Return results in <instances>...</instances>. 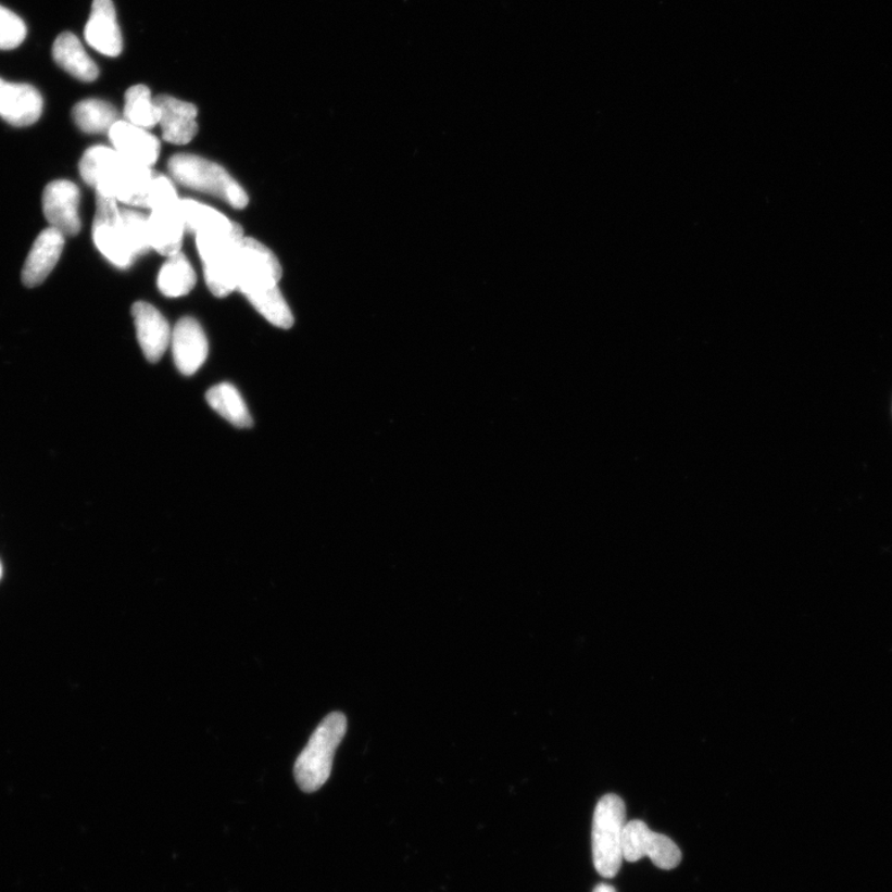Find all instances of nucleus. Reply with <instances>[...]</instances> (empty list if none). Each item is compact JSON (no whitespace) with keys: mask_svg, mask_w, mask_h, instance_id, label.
<instances>
[{"mask_svg":"<svg viewBox=\"0 0 892 892\" xmlns=\"http://www.w3.org/2000/svg\"><path fill=\"white\" fill-rule=\"evenodd\" d=\"M79 174L96 193L130 208L148 209L155 175L152 167L130 162L113 148L95 146L79 162Z\"/></svg>","mask_w":892,"mask_h":892,"instance_id":"obj_1","label":"nucleus"},{"mask_svg":"<svg viewBox=\"0 0 892 892\" xmlns=\"http://www.w3.org/2000/svg\"><path fill=\"white\" fill-rule=\"evenodd\" d=\"M347 729L348 721L342 713H331L315 729L294 766L297 783L304 792L321 790L329 780L335 752Z\"/></svg>","mask_w":892,"mask_h":892,"instance_id":"obj_2","label":"nucleus"},{"mask_svg":"<svg viewBox=\"0 0 892 892\" xmlns=\"http://www.w3.org/2000/svg\"><path fill=\"white\" fill-rule=\"evenodd\" d=\"M167 169L172 178L185 188L209 193L234 209H244L250 199L246 191L223 166L193 154H176Z\"/></svg>","mask_w":892,"mask_h":892,"instance_id":"obj_3","label":"nucleus"},{"mask_svg":"<svg viewBox=\"0 0 892 892\" xmlns=\"http://www.w3.org/2000/svg\"><path fill=\"white\" fill-rule=\"evenodd\" d=\"M625 827V802L617 794H605L595 808L591 834L595 869L603 878H615L621 868Z\"/></svg>","mask_w":892,"mask_h":892,"instance_id":"obj_4","label":"nucleus"},{"mask_svg":"<svg viewBox=\"0 0 892 892\" xmlns=\"http://www.w3.org/2000/svg\"><path fill=\"white\" fill-rule=\"evenodd\" d=\"M236 286L244 297L279 285L281 266L268 247L244 237L236 254Z\"/></svg>","mask_w":892,"mask_h":892,"instance_id":"obj_5","label":"nucleus"},{"mask_svg":"<svg viewBox=\"0 0 892 892\" xmlns=\"http://www.w3.org/2000/svg\"><path fill=\"white\" fill-rule=\"evenodd\" d=\"M117 200L96 193V216L93 221V242L113 266L126 269L134 264L136 255L130 251Z\"/></svg>","mask_w":892,"mask_h":892,"instance_id":"obj_6","label":"nucleus"},{"mask_svg":"<svg viewBox=\"0 0 892 892\" xmlns=\"http://www.w3.org/2000/svg\"><path fill=\"white\" fill-rule=\"evenodd\" d=\"M623 856L635 863L649 856L657 868L673 870L682 862V852L668 837L652 832L642 820L626 824L623 841Z\"/></svg>","mask_w":892,"mask_h":892,"instance_id":"obj_7","label":"nucleus"},{"mask_svg":"<svg viewBox=\"0 0 892 892\" xmlns=\"http://www.w3.org/2000/svg\"><path fill=\"white\" fill-rule=\"evenodd\" d=\"M81 193L74 183L55 180L42 192V211L50 227L65 237H74L81 231L79 218Z\"/></svg>","mask_w":892,"mask_h":892,"instance_id":"obj_8","label":"nucleus"},{"mask_svg":"<svg viewBox=\"0 0 892 892\" xmlns=\"http://www.w3.org/2000/svg\"><path fill=\"white\" fill-rule=\"evenodd\" d=\"M180 200L156 206L150 210L148 216L150 247L167 259L180 252L184 234L187 231L181 214Z\"/></svg>","mask_w":892,"mask_h":892,"instance_id":"obj_9","label":"nucleus"},{"mask_svg":"<svg viewBox=\"0 0 892 892\" xmlns=\"http://www.w3.org/2000/svg\"><path fill=\"white\" fill-rule=\"evenodd\" d=\"M171 344L175 365L183 375L197 374L205 364L209 355L208 338L193 317L185 316L176 323Z\"/></svg>","mask_w":892,"mask_h":892,"instance_id":"obj_10","label":"nucleus"},{"mask_svg":"<svg viewBox=\"0 0 892 892\" xmlns=\"http://www.w3.org/2000/svg\"><path fill=\"white\" fill-rule=\"evenodd\" d=\"M40 92L28 84L7 83L0 78V118L14 127H29L42 114Z\"/></svg>","mask_w":892,"mask_h":892,"instance_id":"obj_11","label":"nucleus"},{"mask_svg":"<svg viewBox=\"0 0 892 892\" xmlns=\"http://www.w3.org/2000/svg\"><path fill=\"white\" fill-rule=\"evenodd\" d=\"M163 139L175 146L189 145L198 134V109L169 95L154 97Z\"/></svg>","mask_w":892,"mask_h":892,"instance_id":"obj_12","label":"nucleus"},{"mask_svg":"<svg viewBox=\"0 0 892 892\" xmlns=\"http://www.w3.org/2000/svg\"><path fill=\"white\" fill-rule=\"evenodd\" d=\"M131 315L141 351L149 362L155 364L162 360L172 342L171 325L156 307L146 302H138L131 306Z\"/></svg>","mask_w":892,"mask_h":892,"instance_id":"obj_13","label":"nucleus"},{"mask_svg":"<svg viewBox=\"0 0 892 892\" xmlns=\"http://www.w3.org/2000/svg\"><path fill=\"white\" fill-rule=\"evenodd\" d=\"M65 247V236L58 229L49 227L35 240L32 250L26 259L22 272V280L25 287L35 288L43 281L54 271Z\"/></svg>","mask_w":892,"mask_h":892,"instance_id":"obj_14","label":"nucleus"},{"mask_svg":"<svg viewBox=\"0 0 892 892\" xmlns=\"http://www.w3.org/2000/svg\"><path fill=\"white\" fill-rule=\"evenodd\" d=\"M109 136L113 149L138 165L152 167L161 155V140L126 121L114 123Z\"/></svg>","mask_w":892,"mask_h":892,"instance_id":"obj_15","label":"nucleus"},{"mask_svg":"<svg viewBox=\"0 0 892 892\" xmlns=\"http://www.w3.org/2000/svg\"><path fill=\"white\" fill-rule=\"evenodd\" d=\"M85 39L88 46L102 55H121L123 39L112 0H93L90 20L85 28Z\"/></svg>","mask_w":892,"mask_h":892,"instance_id":"obj_16","label":"nucleus"},{"mask_svg":"<svg viewBox=\"0 0 892 892\" xmlns=\"http://www.w3.org/2000/svg\"><path fill=\"white\" fill-rule=\"evenodd\" d=\"M52 58L67 74L84 83H92L100 75V70L88 56L83 42L75 34H60L52 47Z\"/></svg>","mask_w":892,"mask_h":892,"instance_id":"obj_17","label":"nucleus"},{"mask_svg":"<svg viewBox=\"0 0 892 892\" xmlns=\"http://www.w3.org/2000/svg\"><path fill=\"white\" fill-rule=\"evenodd\" d=\"M197 286V273L187 255L181 252L172 255L163 264L158 276V288L167 298L188 296Z\"/></svg>","mask_w":892,"mask_h":892,"instance_id":"obj_18","label":"nucleus"},{"mask_svg":"<svg viewBox=\"0 0 892 892\" xmlns=\"http://www.w3.org/2000/svg\"><path fill=\"white\" fill-rule=\"evenodd\" d=\"M210 407L236 428H251L253 420L240 392L231 384H219L206 393Z\"/></svg>","mask_w":892,"mask_h":892,"instance_id":"obj_19","label":"nucleus"},{"mask_svg":"<svg viewBox=\"0 0 892 892\" xmlns=\"http://www.w3.org/2000/svg\"><path fill=\"white\" fill-rule=\"evenodd\" d=\"M75 125L88 135L109 134L118 122V112L109 102L90 99L78 102L73 109Z\"/></svg>","mask_w":892,"mask_h":892,"instance_id":"obj_20","label":"nucleus"},{"mask_svg":"<svg viewBox=\"0 0 892 892\" xmlns=\"http://www.w3.org/2000/svg\"><path fill=\"white\" fill-rule=\"evenodd\" d=\"M180 209L187 231L199 235L215 231H229L236 223L201 202L184 199L180 200Z\"/></svg>","mask_w":892,"mask_h":892,"instance_id":"obj_21","label":"nucleus"},{"mask_svg":"<svg viewBox=\"0 0 892 892\" xmlns=\"http://www.w3.org/2000/svg\"><path fill=\"white\" fill-rule=\"evenodd\" d=\"M125 120L139 128L152 129L159 125V110L152 91L145 85L128 88L125 96Z\"/></svg>","mask_w":892,"mask_h":892,"instance_id":"obj_22","label":"nucleus"},{"mask_svg":"<svg viewBox=\"0 0 892 892\" xmlns=\"http://www.w3.org/2000/svg\"><path fill=\"white\" fill-rule=\"evenodd\" d=\"M264 319L280 329H290L294 324V316L291 313L285 297L279 287L257 291L246 297Z\"/></svg>","mask_w":892,"mask_h":892,"instance_id":"obj_23","label":"nucleus"},{"mask_svg":"<svg viewBox=\"0 0 892 892\" xmlns=\"http://www.w3.org/2000/svg\"><path fill=\"white\" fill-rule=\"evenodd\" d=\"M121 218L129 249L136 257L152 250L149 241L148 216L136 210L123 209Z\"/></svg>","mask_w":892,"mask_h":892,"instance_id":"obj_24","label":"nucleus"},{"mask_svg":"<svg viewBox=\"0 0 892 892\" xmlns=\"http://www.w3.org/2000/svg\"><path fill=\"white\" fill-rule=\"evenodd\" d=\"M28 34L21 16L0 5V50L21 47Z\"/></svg>","mask_w":892,"mask_h":892,"instance_id":"obj_25","label":"nucleus"},{"mask_svg":"<svg viewBox=\"0 0 892 892\" xmlns=\"http://www.w3.org/2000/svg\"><path fill=\"white\" fill-rule=\"evenodd\" d=\"M594 892H616V890L612 885L600 884L595 888Z\"/></svg>","mask_w":892,"mask_h":892,"instance_id":"obj_26","label":"nucleus"},{"mask_svg":"<svg viewBox=\"0 0 892 892\" xmlns=\"http://www.w3.org/2000/svg\"><path fill=\"white\" fill-rule=\"evenodd\" d=\"M0 576H2V567H0Z\"/></svg>","mask_w":892,"mask_h":892,"instance_id":"obj_27","label":"nucleus"}]
</instances>
